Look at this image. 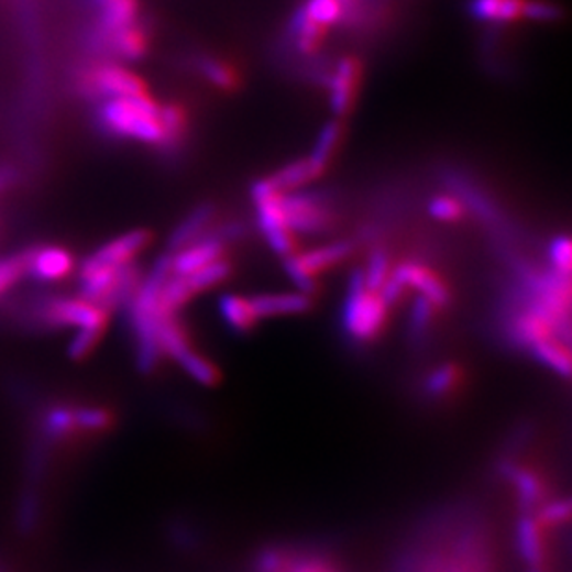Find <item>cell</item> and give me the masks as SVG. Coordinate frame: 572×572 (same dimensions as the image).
<instances>
[{
    "instance_id": "obj_28",
    "label": "cell",
    "mask_w": 572,
    "mask_h": 572,
    "mask_svg": "<svg viewBox=\"0 0 572 572\" xmlns=\"http://www.w3.org/2000/svg\"><path fill=\"white\" fill-rule=\"evenodd\" d=\"M200 70L202 75L210 80L213 86L224 91H232V89L240 86V76L238 70L232 65L219 62V59L205 58L200 62Z\"/></svg>"
},
{
    "instance_id": "obj_36",
    "label": "cell",
    "mask_w": 572,
    "mask_h": 572,
    "mask_svg": "<svg viewBox=\"0 0 572 572\" xmlns=\"http://www.w3.org/2000/svg\"><path fill=\"white\" fill-rule=\"evenodd\" d=\"M102 336H105V332H99V330H78L70 341L69 349H67L70 360L88 358L99 345Z\"/></svg>"
},
{
    "instance_id": "obj_30",
    "label": "cell",
    "mask_w": 572,
    "mask_h": 572,
    "mask_svg": "<svg viewBox=\"0 0 572 572\" xmlns=\"http://www.w3.org/2000/svg\"><path fill=\"white\" fill-rule=\"evenodd\" d=\"M160 123L164 129V145L176 143L186 132V111L178 105L160 106Z\"/></svg>"
},
{
    "instance_id": "obj_1",
    "label": "cell",
    "mask_w": 572,
    "mask_h": 572,
    "mask_svg": "<svg viewBox=\"0 0 572 572\" xmlns=\"http://www.w3.org/2000/svg\"><path fill=\"white\" fill-rule=\"evenodd\" d=\"M100 123L111 134L148 145H164V129L160 123V105L151 95L106 99L100 106Z\"/></svg>"
},
{
    "instance_id": "obj_27",
    "label": "cell",
    "mask_w": 572,
    "mask_h": 572,
    "mask_svg": "<svg viewBox=\"0 0 572 572\" xmlns=\"http://www.w3.org/2000/svg\"><path fill=\"white\" fill-rule=\"evenodd\" d=\"M327 30L322 24L308 18L302 10L295 18V35H297L298 48L306 54L316 53L317 48L321 47L322 42H324Z\"/></svg>"
},
{
    "instance_id": "obj_20",
    "label": "cell",
    "mask_w": 572,
    "mask_h": 572,
    "mask_svg": "<svg viewBox=\"0 0 572 572\" xmlns=\"http://www.w3.org/2000/svg\"><path fill=\"white\" fill-rule=\"evenodd\" d=\"M75 433V406L56 404L43 417V436L48 441H64V439L70 438Z\"/></svg>"
},
{
    "instance_id": "obj_25",
    "label": "cell",
    "mask_w": 572,
    "mask_h": 572,
    "mask_svg": "<svg viewBox=\"0 0 572 572\" xmlns=\"http://www.w3.org/2000/svg\"><path fill=\"white\" fill-rule=\"evenodd\" d=\"M230 273H232L230 263L224 257H219L216 262L205 265L202 270L195 271L194 275H187L186 278L189 282L191 292L197 295V293H205L211 289V287L219 286V284L227 280Z\"/></svg>"
},
{
    "instance_id": "obj_24",
    "label": "cell",
    "mask_w": 572,
    "mask_h": 572,
    "mask_svg": "<svg viewBox=\"0 0 572 572\" xmlns=\"http://www.w3.org/2000/svg\"><path fill=\"white\" fill-rule=\"evenodd\" d=\"M111 35V45L116 48L119 56L127 59H138L145 54L146 51V35L143 29L138 24H130L124 29L113 32Z\"/></svg>"
},
{
    "instance_id": "obj_40",
    "label": "cell",
    "mask_w": 572,
    "mask_h": 572,
    "mask_svg": "<svg viewBox=\"0 0 572 572\" xmlns=\"http://www.w3.org/2000/svg\"><path fill=\"white\" fill-rule=\"evenodd\" d=\"M569 515H571V504L566 503V501H556V503H550L543 509V515H541L539 522L560 525V522H565L569 519Z\"/></svg>"
},
{
    "instance_id": "obj_7",
    "label": "cell",
    "mask_w": 572,
    "mask_h": 572,
    "mask_svg": "<svg viewBox=\"0 0 572 572\" xmlns=\"http://www.w3.org/2000/svg\"><path fill=\"white\" fill-rule=\"evenodd\" d=\"M152 234L148 230H132L129 234L119 235L110 243L100 246L91 256L84 260L86 267H123L134 262L141 251L151 245Z\"/></svg>"
},
{
    "instance_id": "obj_33",
    "label": "cell",
    "mask_w": 572,
    "mask_h": 572,
    "mask_svg": "<svg viewBox=\"0 0 572 572\" xmlns=\"http://www.w3.org/2000/svg\"><path fill=\"white\" fill-rule=\"evenodd\" d=\"M26 257L29 254H15L12 257L0 260V297L15 286L23 275H26Z\"/></svg>"
},
{
    "instance_id": "obj_26",
    "label": "cell",
    "mask_w": 572,
    "mask_h": 572,
    "mask_svg": "<svg viewBox=\"0 0 572 572\" xmlns=\"http://www.w3.org/2000/svg\"><path fill=\"white\" fill-rule=\"evenodd\" d=\"M75 425L76 432H105L113 425V415L99 406H75Z\"/></svg>"
},
{
    "instance_id": "obj_23",
    "label": "cell",
    "mask_w": 572,
    "mask_h": 572,
    "mask_svg": "<svg viewBox=\"0 0 572 572\" xmlns=\"http://www.w3.org/2000/svg\"><path fill=\"white\" fill-rule=\"evenodd\" d=\"M176 362L180 363V367L186 371L195 382H199L202 386H216L219 382V369L208 360V358L200 356L199 352L195 351L194 346L182 352L180 356L176 358Z\"/></svg>"
},
{
    "instance_id": "obj_15",
    "label": "cell",
    "mask_w": 572,
    "mask_h": 572,
    "mask_svg": "<svg viewBox=\"0 0 572 572\" xmlns=\"http://www.w3.org/2000/svg\"><path fill=\"white\" fill-rule=\"evenodd\" d=\"M526 0H473L471 13L485 23H512L525 18Z\"/></svg>"
},
{
    "instance_id": "obj_44",
    "label": "cell",
    "mask_w": 572,
    "mask_h": 572,
    "mask_svg": "<svg viewBox=\"0 0 572 572\" xmlns=\"http://www.w3.org/2000/svg\"><path fill=\"white\" fill-rule=\"evenodd\" d=\"M319 572H336V571H333V569H330V566L324 565V563H321V565H319Z\"/></svg>"
},
{
    "instance_id": "obj_14",
    "label": "cell",
    "mask_w": 572,
    "mask_h": 572,
    "mask_svg": "<svg viewBox=\"0 0 572 572\" xmlns=\"http://www.w3.org/2000/svg\"><path fill=\"white\" fill-rule=\"evenodd\" d=\"M216 216V208L211 205H200L195 208L178 227L173 230L169 238L170 251H180L184 246L191 245L199 240V235L210 227L211 219Z\"/></svg>"
},
{
    "instance_id": "obj_22",
    "label": "cell",
    "mask_w": 572,
    "mask_h": 572,
    "mask_svg": "<svg viewBox=\"0 0 572 572\" xmlns=\"http://www.w3.org/2000/svg\"><path fill=\"white\" fill-rule=\"evenodd\" d=\"M531 351L538 356L539 362L544 363L547 367L561 376L571 374V354H569L566 343L556 341L554 338L544 339V341L531 345Z\"/></svg>"
},
{
    "instance_id": "obj_13",
    "label": "cell",
    "mask_w": 572,
    "mask_h": 572,
    "mask_svg": "<svg viewBox=\"0 0 572 572\" xmlns=\"http://www.w3.org/2000/svg\"><path fill=\"white\" fill-rule=\"evenodd\" d=\"M257 319L265 317L298 316L310 310V298L304 293H262L251 298Z\"/></svg>"
},
{
    "instance_id": "obj_29",
    "label": "cell",
    "mask_w": 572,
    "mask_h": 572,
    "mask_svg": "<svg viewBox=\"0 0 572 572\" xmlns=\"http://www.w3.org/2000/svg\"><path fill=\"white\" fill-rule=\"evenodd\" d=\"M304 12L324 29H330L345 18V8L341 4V0H308Z\"/></svg>"
},
{
    "instance_id": "obj_43",
    "label": "cell",
    "mask_w": 572,
    "mask_h": 572,
    "mask_svg": "<svg viewBox=\"0 0 572 572\" xmlns=\"http://www.w3.org/2000/svg\"><path fill=\"white\" fill-rule=\"evenodd\" d=\"M10 178H12V176H10V170H0V189L8 186Z\"/></svg>"
},
{
    "instance_id": "obj_8",
    "label": "cell",
    "mask_w": 572,
    "mask_h": 572,
    "mask_svg": "<svg viewBox=\"0 0 572 572\" xmlns=\"http://www.w3.org/2000/svg\"><path fill=\"white\" fill-rule=\"evenodd\" d=\"M91 88L106 99H119V97H138L146 95V84L132 70L124 69L121 65H100L91 73L89 78Z\"/></svg>"
},
{
    "instance_id": "obj_35",
    "label": "cell",
    "mask_w": 572,
    "mask_h": 572,
    "mask_svg": "<svg viewBox=\"0 0 572 572\" xmlns=\"http://www.w3.org/2000/svg\"><path fill=\"white\" fill-rule=\"evenodd\" d=\"M428 211L433 219L443 222L460 221L463 216V206L460 200H455L454 197L449 195H441V197H433L428 205Z\"/></svg>"
},
{
    "instance_id": "obj_6",
    "label": "cell",
    "mask_w": 572,
    "mask_h": 572,
    "mask_svg": "<svg viewBox=\"0 0 572 572\" xmlns=\"http://www.w3.org/2000/svg\"><path fill=\"white\" fill-rule=\"evenodd\" d=\"M284 216L293 234H321L332 224L330 211L314 195L284 194Z\"/></svg>"
},
{
    "instance_id": "obj_12",
    "label": "cell",
    "mask_w": 572,
    "mask_h": 572,
    "mask_svg": "<svg viewBox=\"0 0 572 572\" xmlns=\"http://www.w3.org/2000/svg\"><path fill=\"white\" fill-rule=\"evenodd\" d=\"M178 254L173 256V273L175 275H194L195 271L202 270L208 263L222 257L224 246L219 238H206L202 241H194L191 245L184 246Z\"/></svg>"
},
{
    "instance_id": "obj_34",
    "label": "cell",
    "mask_w": 572,
    "mask_h": 572,
    "mask_svg": "<svg viewBox=\"0 0 572 572\" xmlns=\"http://www.w3.org/2000/svg\"><path fill=\"white\" fill-rule=\"evenodd\" d=\"M389 275H392L389 257L384 252H374L371 260H369L367 270L363 271L365 286H367L369 292L378 293L382 286L386 284Z\"/></svg>"
},
{
    "instance_id": "obj_38",
    "label": "cell",
    "mask_w": 572,
    "mask_h": 572,
    "mask_svg": "<svg viewBox=\"0 0 572 572\" xmlns=\"http://www.w3.org/2000/svg\"><path fill=\"white\" fill-rule=\"evenodd\" d=\"M550 260L556 267V273L571 275L572 249L569 238H558L550 246Z\"/></svg>"
},
{
    "instance_id": "obj_3",
    "label": "cell",
    "mask_w": 572,
    "mask_h": 572,
    "mask_svg": "<svg viewBox=\"0 0 572 572\" xmlns=\"http://www.w3.org/2000/svg\"><path fill=\"white\" fill-rule=\"evenodd\" d=\"M252 197L257 206L260 227L270 241L271 249L284 257L295 254L297 240L287 227L286 216H284V206H282L284 194L276 191L275 187L271 186V182L265 178L254 184Z\"/></svg>"
},
{
    "instance_id": "obj_11",
    "label": "cell",
    "mask_w": 572,
    "mask_h": 572,
    "mask_svg": "<svg viewBox=\"0 0 572 572\" xmlns=\"http://www.w3.org/2000/svg\"><path fill=\"white\" fill-rule=\"evenodd\" d=\"M393 275L403 282L406 289L414 287L421 293V297L430 300L433 306H443V304L449 302V289L444 286V282L421 263H403V265H398L397 270L393 271Z\"/></svg>"
},
{
    "instance_id": "obj_10",
    "label": "cell",
    "mask_w": 572,
    "mask_h": 572,
    "mask_svg": "<svg viewBox=\"0 0 572 572\" xmlns=\"http://www.w3.org/2000/svg\"><path fill=\"white\" fill-rule=\"evenodd\" d=\"M26 273L35 280L58 282L64 280L75 267V260L69 251L62 246H42L35 251L26 252Z\"/></svg>"
},
{
    "instance_id": "obj_4",
    "label": "cell",
    "mask_w": 572,
    "mask_h": 572,
    "mask_svg": "<svg viewBox=\"0 0 572 572\" xmlns=\"http://www.w3.org/2000/svg\"><path fill=\"white\" fill-rule=\"evenodd\" d=\"M37 321L48 328H76L105 332L110 322V310L86 298H56L37 311Z\"/></svg>"
},
{
    "instance_id": "obj_39",
    "label": "cell",
    "mask_w": 572,
    "mask_h": 572,
    "mask_svg": "<svg viewBox=\"0 0 572 572\" xmlns=\"http://www.w3.org/2000/svg\"><path fill=\"white\" fill-rule=\"evenodd\" d=\"M525 18L534 19V21H554V19L560 18V10L550 2L526 0Z\"/></svg>"
},
{
    "instance_id": "obj_2",
    "label": "cell",
    "mask_w": 572,
    "mask_h": 572,
    "mask_svg": "<svg viewBox=\"0 0 572 572\" xmlns=\"http://www.w3.org/2000/svg\"><path fill=\"white\" fill-rule=\"evenodd\" d=\"M387 308L380 293L369 292L363 271H354L343 310L346 332L358 341H371L386 324Z\"/></svg>"
},
{
    "instance_id": "obj_45",
    "label": "cell",
    "mask_w": 572,
    "mask_h": 572,
    "mask_svg": "<svg viewBox=\"0 0 572 572\" xmlns=\"http://www.w3.org/2000/svg\"><path fill=\"white\" fill-rule=\"evenodd\" d=\"M530 572H541V571H539L538 566H534V569H531Z\"/></svg>"
},
{
    "instance_id": "obj_37",
    "label": "cell",
    "mask_w": 572,
    "mask_h": 572,
    "mask_svg": "<svg viewBox=\"0 0 572 572\" xmlns=\"http://www.w3.org/2000/svg\"><path fill=\"white\" fill-rule=\"evenodd\" d=\"M436 308H438V306H433V304L425 297H419L415 300L411 314H409V328H411V332H414L415 336H422V333L427 332L430 324H432L433 310H436Z\"/></svg>"
},
{
    "instance_id": "obj_42",
    "label": "cell",
    "mask_w": 572,
    "mask_h": 572,
    "mask_svg": "<svg viewBox=\"0 0 572 572\" xmlns=\"http://www.w3.org/2000/svg\"><path fill=\"white\" fill-rule=\"evenodd\" d=\"M319 561H304L300 565L295 566L292 572H319Z\"/></svg>"
},
{
    "instance_id": "obj_32",
    "label": "cell",
    "mask_w": 572,
    "mask_h": 572,
    "mask_svg": "<svg viewBox=\"0 0 572 572\" xmlns=\"http://www.w3.org/2000/svg\"><path fill=\"white\" fill-rule=\"evenodd\" d=\"M460 380H462L460 369L455 367V365H441V367L436 369V371L428 376V393L436 395V397L449 395V393L458 386Z\"/></svg>"
},
{
    "instance_id": "obj_5",
    "label": "cell",
    "mask_w": 572,
    "mask_h": 572,
    "mask_svg": "<svg viewBox=\"0 0 572 572\" xmlns=\"http://www.w3.org/2000/svg\"><path fill=\"white\" fill-rule=\"evenodd\" d=\"M352 252L351 243L339 241L330 245L319 246L304 254H292L286 257V271L295 286L304 295H310L316 289V278L322 271L343 262Z\"/></svg>"
},
{
    "instance_id": "obj_21",
    "label": "cell",
    "mask_w": 572,
    "mask_h": 572,
    "mask_svg": "<svg viewBox=\"0 0 572 572\" xmlns=\"http://www.w3.org/2000/svg\"><path fill=\"white\" fill-rule=\"evenodd\" d=\"M271 182V186L275 187L276 191L280 194H293L297 191L298 187L310 184L311 180H316V175L311 170L310 162L308 158L298 160L293 164H287L286 167H282L280 170H276L275 175L267 178Z\"/></svg>"
},
{
    "instance_id": "obj_16",
    "label": "cell",
    "mask_w": 572,
    "mask_h": 572,
    "mask_svg": "<svg viewBox=\"0 0 572 572\" xmlns=\"http://www.w3.org/2000/svg\"><path fill=\"white\" fill-rule=\"evenodd\" d=\"M341 138H343V127L338 121H332V123H327L322 127L316 145H314V151L308 156V162H310L311 170H314L316 178H319L327 170L330 162H332L333 154H336L339 143H341Z\"/></svg>"
},
{
    "instance_id": "obj_18",
    "label": "cell",
    "mask_w": 572,
    "mask_h": 572,
    "mask_svg": "<svg viewBox=\"0 0 572 572\" xmlns=\"http://www.w3.org/2000/svg\"><path fill=\"white\" fill-rule=\"evenodd\" d=\"M100 8V23L108 34L135 23L140 2L138 0H97Z\"/></svg>"
},
{
    "instance_id": "obj_9",
    "label": "cell",
    "mask_w": 572,
    "mask_h": 572,
    "mask_svg": "<svg viewBox=\"0 0 572 572\" xmlns=\"http://www.w3.org/2000/svg\"><path fill=\"white\" fill-rule=\"evenodd\" d=\"M362 82V64L360 59L346 56L339 59L330 82V106L338 118H345L356 100L358 89Z\"/></svg>"
},
{
    "instance_id": "obj_41",
    "label": "cell",
    "mask_w": 572,
    "mask_h": 572,
    "mask_svg": "<svg viewBox=\"0 0 572 572\" xmlns=\"http://www.w3.org/2000/svg\"><path fill=\"white\" fill-rule=\"evenodd\" d=\"M284 569H286V558L275 550L265 552L260 560V571L262 572H284Z\"/></svg>"
},
{
    "instance_id": "obj_19",
    "label": "cell",
    "mask_w": 572,
    "mask_h": 572,
    "mask_svg": "<svg viewBox=\"0 0 572 572\" xmlns=\"http://www.w3.org/2000/svg\"><path fill=\"white\" fill-rule=\"evenodd\" d=\"M517 543L520 554L531 566H539L543 561V528L541 522L531 517H522L517 525Z\"/></svg>"
},
{
    "instance_id": "obj_17",
    "label": "cell",
    "mask_w": 572,
    "mask_h": 572,
    "mask_svg": "<svg viewBox=\"0 0 572 572\" xmlns=\"http://www.w3.org/2000/svg\"><path fill=\"white\" fill-rule=\"evenodd\" d=\"M219 311L228 327L235 332H249L260 319L256 311L252 308L251 298L240 297V295H224L219 300Z\"/></svg>"
},
{
    "instance_id": "obj_31",
    "label": "cell",
    "mask_w": 572,
    "mask_h": 572,
    "mask_svg": "<svg viewBox=\"0 0 572 572\" xmlns=\"http://www.w3.org/2000/svg\"><path fill=\"white\" fill-rule=\"evenodd\" d=\"M512 480H514L517 491H519L520 503L528 506V508L536 506L543 497V485H541L536 474L528 473L525 469H514Z\"/></svg>"
}]
</instances>
